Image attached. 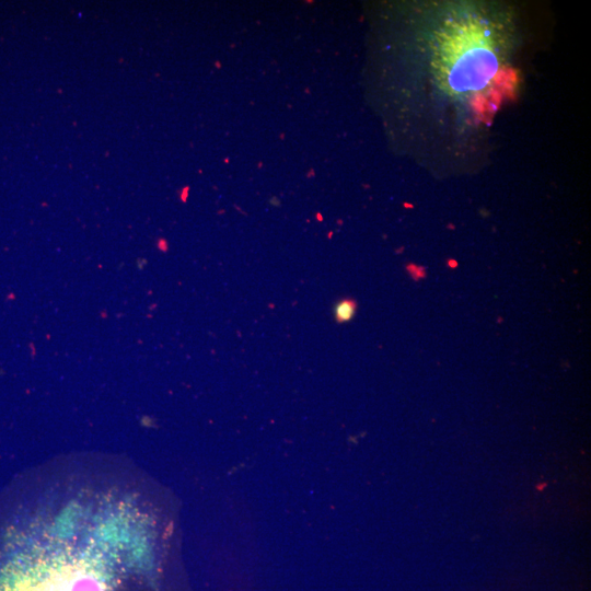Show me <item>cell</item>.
Instances as JSON below:
<instances>
[{
	"instance_id": "6da1fadb",
	"label": "cell",
	"mask_w": 591,
	"mask_h": 591,
	"mask_svg": "<svg viewBox=\"0 0 591 591\" xmlns=\"http://www.w3.org/2000/svg\"><path fill=\"white\" fill-rule=\"evenodd\" d=\"M452 31L441 51L449 84L457 92L483 90L497 71L490 32L473 24H463Z\"/></svg>"
},
{
	"instance_id": "277c9868",
	"label": "cell",
	"mask_w": 591,
	"mask_h": 591,
	"mask_svg": "<svg viewBox=\"0 0 591 591\" xmlns=\"http://www.w3.org/2000/svg\"><path fill=\"white\" fill-rule=\"evenodd\" d=\"M449 265H450L451 267H454V266H456V263L449 262Z\"/></svg>"
},
{
	"instance_id": "7a4b0ae2",
	"label": "cell",
	"mask_w": 591,
	"mask_h": 591,
	"mask_svg": "<svg viewBox=\"0 0 591 591\" xmlns=\"http://www.w3.org/2000/svg\"><path fill=\"white\" fill-rule=\"evenodd\" d=\"M356 311V303L352 300L340 301L335 309V315L338 322L349 321Z\"/></svg>"
},
{
	"instance_id": "3957f363",
	"label": "cell",
	"mask_w": 591,
	"mask_h": 591,
	"mask_svg": "<svg viewBox=\"0 0 591 591\" xmlns=\"http://www.w3.org/2000/svg\"><path fill=\"white\" fill-rule=\"evenodd\" d=\"M407 269L409 270L410 275L416 279L424 278L426 275L425 269L422 267H416L412 265V266H408Z\"/></svg>"
}]
</instances>
